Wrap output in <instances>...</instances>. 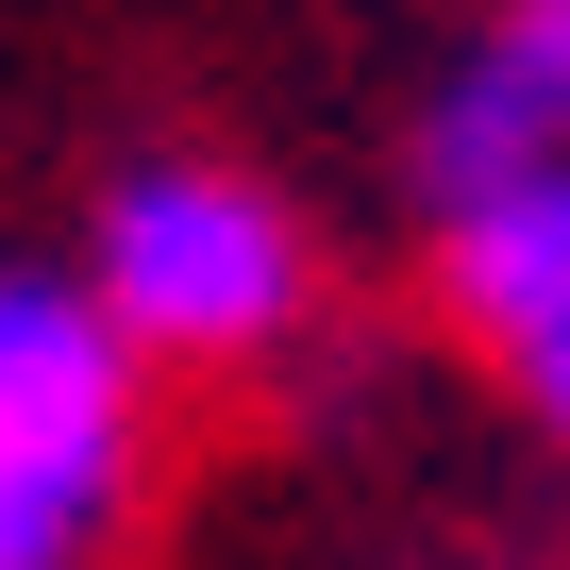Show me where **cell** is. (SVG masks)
Here are the masks:
<instances>
[{
    "instance_id": "obj_2",
    "label": "cell",
    "mask_w": 570,
    "mask_h": 570,
    "mask_svg": "<svg viewBox=\"0 0 570 570\" xmlns=\"http://www.w3.org/2000/svg\"><path fill=\"white\" fill-rule=\"evenodd\" d=\"M151 470V370L68 268H0V570H101Z\"/></svg>"
},
{
    "instance_id": "obj_4",
    "label": "cell",
    "mask_w": 570,
    "mask_h": 570,
    "mask_svg": "<svg viewBox=\"0 0 570 570\" xmlns=\"http://www.w3.org/2000/svg\"><path fill=\"white\" fill-rule=\"evenodd\" d=\"M570 151V0H487V35L436 68V118H420V185L470 202V185H520Z\"/></svg>"
},
{
    "instance_id": "obj_1",
    "label": "cell",
    "mask_w": 570,
    "mask_h": 570,
    "mask_svg": "<svg viewBox=\"0 0 570 570\" xmlns=\"http://www.w3.org/2000/svg\"><path fill=\"white\" fill-rule=\"evenodd\" d=\"M85 303L135 370H268L320 336V235L268 168H218V151H151L101 185L85 218Z\"/></svg>"
},
{
    "instance_id": "obj_3",
    "label": "cell",
    "mask_w": 570,
    "mask_h": 570,
    "mask_svg": "<svg viewBox=\"0 0 570 570\" xmlns=\"http://www.w3.org/2000/svg\"><path fill=\"white\" fill-rule=\"evenodd\" d=\"M436 303H453V336L520 386V420L570 453V151L520 168V185L436 202Z\"/></svg>"
}]
</instances>
